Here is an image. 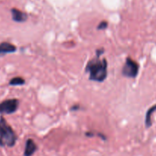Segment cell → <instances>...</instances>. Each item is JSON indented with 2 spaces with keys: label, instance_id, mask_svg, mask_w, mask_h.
Listing matches in <instances>:
<instances>
[{
  "label": "cell",
  "instance_id": "2",
  "mask_svg": "<svg viewBox=\"0 0 156 156\" xmlns=\"http://www.w3.org/2000/svg\"><path fill=\"white\" fill-rule=\"evenodd\" d=\"M18 136L12 127L2 115L0 116V146L13 147L17 142Z\"/></svg>",
  "mask_w": 156,
  "mask_h": 156
},
{
  "label": "cell",
  "instance_id": "8",
  "mask_svg": "<svg viewBox=\"0 0 156 156\" xmlns=\"http://www.w3.org/2000/svg\"><path fill=\"white\" fill-rule=\"evenodd\" d=\"M156 110V105H154V106L150 108L146 112V115H145V126L147 128H149L150 126H151V115H152L153 112Z\"/></svg>",
  "mask_w": 156,
  "mask_h": 156
},
{
  "label": "cell",
  "instance_id": "3",
  "mask_svg": "<svg viewBox=\"0 0 156 156\" xmlns=\"http://www.w3.org/2000/svg\"><path fill=\"white\" fill-rule=\"evenodd\" d=\"M139 65L136 61L132 59L130 57L126 58L125 64H123L121 70V73L123 76L127 78L134 79L139 74Z\"/></svg>",
  "mask_w": 156,
  "mask_h": 156
},
{
  "label": "cell",
  "instance_id": "9",
  "mask_svg": "<svg viewBox=\"0 0 156 156\" xmlns=\"http://www.w3.org/2000/svg\"><path fill=\"white\" fill-rule=\"evenodd\" d=\"M25 83V80L23 77H21V76H15L12 79L9 80V84L10 86H23Z\"/></svg>",
  "mask_w": 156,
  "mask_h": 156
},
{
  "label": "cell",
  "instance_id": "7",
  "mask_svg": "<svg viewBox=\"0 0 156 156\" xmlns=\"http://www.w3.org/2000/svg\"><path fill=\"white\" fill-rule=\"evenodd\" d=\"M17 51V48L12 43L8 41H3L0 43V56L7 55V54L15 53Z\"/></svg>",
  "mask_w": 156,
  "mask_h": 156
},
{
  "label": "cell",
  "instance_id": "6",
  "mask_svg": "<svg viewBox=\"0 0 156 156\" xmlns=\"http://www.w3.org/2000/svg\"><path fill=\"white\" fill-rule=\"evenodd\" d=\"M37 150V145L34 141L31 139H27L24 150V156H32Z\"/></svg>",
  "mask_w": 156,
  "mask_h": 156
},
{
  "label": "cell",
  "instance_id": "1",
  "mask_svg": "<svg viewBox=\"0 0 156 156\" xmlns=\"http://www.w3.org/2000/svg\"><path fill=\"white\" fill-rule=\"evenodd\" d=\"M104 48L96 50V56L90 60L87 64L84 72L89 73V80L91 81L102 83L107 78L108 62L105 58H100L104 54Z\"/></svg>",
  "mask_w": 156,
  "mask_h": 156
},
{
  "label": "cell",
  "instance_id": "10",
  "mask_svg": "<svg viewBox=\"0 0 156 156\" xmlns=\"http://www.w3.org/2000/svg\"><path fill=\"white\" fill-rule=\"evenodd\" d=\"M85 136H87V137H94V136H97L101 138L103 140H106V136L105 135H103V133H95V132H87L85 133Z\"/></svg>",
  "mask_w": 156,
  "mask_h": 156
},
{
  "label": "cell",
  "instance_id": "5",
  "mask_svg": "<svg viewBox=\"0 0 156 156\" xmlns=\"http://www.w3.org/2000/svg\"><path fill=\"white\" fill-rule=\"evenodd\" d=\"M11 13L12 20L18 23H23V22H26L28 19V16L26 12L21 11L18 9H12Z\"/></svg>",
  "mask_w": 156,
  "mask_h": 156
},
{
  "label": "cell",
  "instance_id": "4",
  "mask_svg": "<svg viewBox=\"0 0 156 156\" xmlns=\"http://www.w3.org/2000/svg\"><path fill=\"white\" fill-rule=\"evenodd\" d=\"M19 100L18 99H8L0 103V114L11 115L15 113L19 107Z\"/></svg>",
  "mask_w": 156,
  "mask_h": 156
},
{
  "label": "cell",
  "instance_id": "11",
  "mask_svg": "<svg viewBox=\"0 0 156 156\" xmlns=\"http://www.w3.org/2000/svg\"><path fill=\"white\" fill-rule=\"evenodd\" d=\"M108 22L106 21H102V22H100V24L98 25V26L97 27V29L98 31H100V30H105L108 28Z\"/></svg>",
  "mask_w": 156,
  "mask_h": 156
},
{
  "label": "cell",
  "instance_id": "12",
  "mask_svg": "<svg viewBox=\"0 0 156 156\" xmlns=\"http://www.w3.org/2000/svg\"><path fill=\"white\" fill-rule=\"evenodd\" d=\"M80 106L79 104H75L73 105V106H71V108H70V110L71 111H77V110H80Z\"/></svg>",
  "mask_w": 156,
  "mask_h": 156
}]
</instances>
